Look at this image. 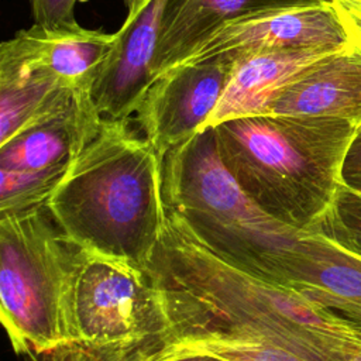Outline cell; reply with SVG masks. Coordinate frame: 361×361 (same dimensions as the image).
Returning <instances> with one entry per match:
<instances>
[{
    "instance_id": "obj_22",
    "label": "cell",
    "mask_w": 361,
    "mask_h": 361,
    "mask_svg": "<svg viewBox=\"0 0 361 361\" xmlns=\"http://www.w3.org/2000/svg\"><path fill=\"white\" fill-rule=\"evenodd\" d=\"M343 190L353 196H361V179L351 182V183H344Z\"/></svg>"
},
{
    "instance_id": "obj_17",
    "label": "cell",
    "mask_w": 361,
    "mask_h": 361,
    "mask_svg": "<svg viewBox=\"0 0 361 361\" xmlns=\"http://www.w3.org/2000/svg\"><path fill=\"white\" fill-rule=\"evenodd\" d=\"M178 354H207L224 361H312L293 348L268 338L221 331L175 334L149 357Z\"/></svg>"
},
{
    "instance_id": "obj_25",
    "label": "cell",
    "mask_w": 361,
    "mask_h": 361,
    "mask_svg": "<svg viewBox=\"0 0 361 361\" xmlns=\"http://www.w3.org/2000/svg\"><path fill=\"white\" fill-rule=\"evenodd\" d=\"M322 1H323V3H331L333 0H322Z\"/></svg>"
},
{
    "instance_id": "obj_3",
    "label": "cell",
    "mask_w": 361,
    "mask_h": 361,
    "mask_svg": "<svg viewBox=\"0 0 361 361\" xmlns=\"http://www.w3.org/2000/svg\"><path fill=\"white\" fill-rule=\"evenodd\" d=\"M357 126L330 117L257 114L214 126L221 161L264 212L313 230L336 207Z\"/></svg>"
},
{
    "instance_id": "obj_19",
    "label": "cell",
    "mask_w": 361,
    "mask_h": 361,
    "mask_svg": "<svg viewBox=\"0 0 361 361\" xmlns=\"http://www.w3.org/2000/svg\"><path fill=\"white\" fill-rule=\"evenodd\" d=\"M331 6L345 31L348 44L361 52V0H333Z\"/></svg>"
},
{
    "instance_id": "obj_9",
    "label": "cell",
    "mask_w": 361,
    "mask_h": 361,
    "mask_svg": "<svg viewBox=\"0 0 361 361\" xmlns=\"http://www.w3.org/2000/svg\"><path fill=\"white\" fill-rule=\"evenodd\" d=\"M345 31L331 3L257 14L213 31L178 65L212 58H238L275 49L344 48ZM173 68V66H172Z\"/></svg>"
},
{
    "instance_id": "obj_15",
    "label": "cell",
    "mask_w": 361,
    "mask_h": 361,
    "mask_svg": "<svg viewBox=\"0 0 361 361\" xmlns=\"http://www.w3.org/2000/svg\"><path fill=\"white\" fill-rule=\"evenodd\" d=\"M322 3V0H169L152 62V80L226 24L268 11Z\"/></svg>"
},
{
    "instance_id": "obj_20",
    "label": "cell",
    "mask_w": 361,
    "mask_h": 361,
    "mask_svg": "<svg viewBox=\"0 0 361 361\" xmlns=\"http://www.w3.org/2000/svg\"><path fill=\"white\" fill-rule=\"evenodd\" d=\"M344 183H351L361 179V124L358 126L354 138L350 144L344 168H343Z\"/></svg>"
},
{
    "instance_id": "obj_24",
    "label": "cell",
    "mask_w": 361,
    "mask_h": 361,
    "mask_svg": "<svg viewBox=\"0 0 361 361\" xmlns=\"http://www.w3.org/2000/svg\"><path fill=\"white\" fill-rule=\"evenodd\" d=\"M341 190H343V189H341ZM343 192H344V190H343ZM344 193H345V192H344ZM345 195H348V193H345ZM348 196H353V195H348ZM353 197L361 203V196H353Z\"/></svg>"
},
{
    "instance_id": "obj_1",
    "label": "cell",
    "mask_w": 361,
    "mask_h": 361,
    "mask_svg": "<svg viewBox=\"0 0 361 361\" xmlns=\"http://www.w3.org/2000/svg\"><path fill=\"white\" fill-rule=\"evenodd\" d=\"M147 275L162 295L171 337L238 333L276 341L312 361H348L361 353V329L300 292L226 261L169 209Z\"/></svg>"
},
{
    "instance_id": "obj_18",
    "label": "cell",
    "mask_w": 361,
    "mask_h": 361,
    "mask_svg": "<svg viewBox=\"0 0 361 361\" xmlns=\"http://www.w3.org/2000/svg\"><path fill=\"white\" fill-rule=\"evenodd\" d=\"M78 0H30L34 24L44 27H61L78 24L75 4Z\"/></svg>"
},
{
    "instance_id": "obj_8",
    "label": "cell",
    "mask_w": 361,
    "mask_h": 361,
    "mask_svg": "<svg viewBox=\"0 0 361 361\" xmlns=\"http://www.w3.org/2000/svg\"><path fill=\"white\" fill-rule=\"evenodd\" d=\"M231 68V59L212 58L173 66L149 83L135 110V121L162 162L172 148L206 127Z\"/></svg>"
},
{
    "instance_id": "obj_14",
    "label": "cell",
    "mask_w": 361,
    "mask_h": 361,
    "mask_svg": "<svg viewBox=\"0 0 361 361\" xmlns=\"http://www.w3.org/2000/svg\"><path fill=\"white\" fill-rule=\"evenodd\" d=\"M340 49L343 48L275 49L233 61L227 86L206 127H214L231 118L262 114L282 89Z\"/></svg>"
},
{
    "instance_id": "obj_4",
    "label": "cell",
    "mask_w": 361,
    "mask_h": 361,
    "mask_svg": "<svg viewBox=\"0 0 361 361\" xmlns=\"http://www.w3.org/2000/svg\"><path fill=\"white\" fill-rule=\"evenodd\" d=\"M164 200L190 231L226 261L286 286L306 230L264 212L224 166L214 127H204L164 158Z\"/></svg>"
},
{
    "instance_id": "obj_10",
    "label": "cell",
    "mask_w": 361,
    "mask_h": 361,
    "mask_svg": "<svg viewBox=\"0 0 361 361\" xmlns=\"http://www.w3.org/2000/svg\"><path fill=\"white\" fill-rule=\"evenodd\" d=\"M169 0H142L128 11L117 39L93 85L94 104L106 120H124L135 113L152 82L165 10Z\"/></svg>"
},
{
    "instance_id": "obj_12",
    "label": "cell",
    "mask_w": 361,
    "mask_h": 361,
    "mask_svg": "<svg viewBox=\"0 0 361 361\" xmlns=\"http://www.w3.org/2000/svg\"><path fill=\"white\" fill-rule=\"evenodd\" d=\"M117 32L87 30L79 24L20 30L0 47V56L55 79L62 86L92 89L107 59Z\"/></svg>"
},
{
    "instance_id": "obj_6",
    "label": "cell",
    "mask_w": 361,
    "mask_h": 361,
    "mask_svg": "<svg viewBox=\"0 0 361 361\" xmlns=\"http://www.w3.org/2000/svg\"><path fill=\"white\" fill-rule=\"evenodd\" d=\"M73 248L47 206L0 217L1 323L31 361H51L68 343Z\"/></svg>"
},
{
    "instance_id": "obj_21",
    "label": "cell",
    "mask_w": 361,
    "mask_h": 361,
    "mask_svg": "<svg viewBox=\"0 0 361 361\" xmlns=\"http://www.w3.org/2000/svg\"><path fill=\"white\" fill-rule=\"evenodd\" d=\"M144 361H224L217 357H212L207 354H178V355H166V357H149Z\"/></svg>"
},
{
    "instance_id": "obj_23",
    "label": "cell",
    "mask_w": 361,
    "mask_h": 361,
    "mask_svg": "<svg viewBox=\"0 0 361 361\" xmlns=\"http://www.w3.org/2000/svg\"><path fill=\"white\" fill-rule=\"evenodd\" d=\"M141 3H142V0H124V4L127 6L128 11H133V10L137 8Z\"/></svg>"
},
{
    "instance_id": "obj_2",
    "label": "cell",
    "mask_w": 361,
    "mask_h": 361,
    "mask_svg": "<svg viewBox=\"0 0 361 361\" xmlns=\"http://www.w3.org/2000/svg\"><path fill=\"white\" fill-rule=\"evenodd\" d=\"M162 164L130 118H104L47 207L76 247L147 272L166 220Z\"/></svg>"
},
{
    "instance_id": "obj_11",
    "label": "cell",
    "mask_w": 361,
    "mask_h": 361,
    "mask_svg": "<svg viewBox=\"0 0 361 361\" xmlns=\"http://www.w3.org/2000/svg\"><path fill=\"white\" fill-rule=\"evenodd\" d=\"M286 286L361 329V248L330 223L303 233Z\"/></svg>"
},
{
    "instance_id": "obj_16",
    "label": "cell",
    "mask_w": 361,
    "mask_h": 361,
    "mask_svg": "<svg viewBox=\"0 0 361 361\" xmlns=\"http://www.w3.org/2000/svg\"><path fill=\"white\" fill-rule=\"evenodd\" d=\"M76 93L45 73L0 56V144L65 109Z\"/></svg>"
},
{
    "instance_id": "obj_13",
    "label": "cell",
    "mask_w": 361,
    "mask_h": 361,
    "mask_svg": "<svg viewBox=\"0 0 361 361\" xmlns=\"http://www.w3.org/2000/svg\"><path fill=\"white\" fill-rule=\"evenodd\" d=\"M262 114L330 117L361 124V52L347 44L282 89Z\"/></svg>"
},
{
    "instance_id": "obj_5",
    "label": "cell",
    "mask_w": 361,
    "mask_h": 361,
    "mask_svg": "<svg viewBox=\"0 0 361 361\" xmlns=\"http://www.w3.org/2000/svg\"><path fill=\"white\" fill-rule=\"evenodd\" d=\"M172 324L147 272L75 245L68 292V343L51 361H144Z\"/></svg>"
},
{
    "instance_id": "obj_7",
    "label": "cell",
    "mask_w": 361,
    "mask_h": 361,
    "mask_svg": "<svg viewBox=\"0 0 361 361\" xmlns=\"http://www.w3.org/2000/svg\"><path fill=\"white\" fill-rule=\"evenodd\" d=\"M103 120L92 89H80L65 109L0 144V217L47 206Z\"/></svg>"
}]
</instances>
